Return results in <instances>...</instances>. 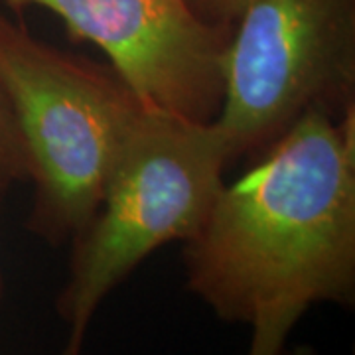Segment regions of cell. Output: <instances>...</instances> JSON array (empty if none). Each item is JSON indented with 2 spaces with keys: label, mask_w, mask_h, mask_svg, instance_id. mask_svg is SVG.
I'll return each instance as SVG.
<instances>
[{
  "label": "cell",
  "mask_w": 355,
  "mask_h": 355,
  "mask_svg": "<svg viewBox=\"0 0 355 355\" xmlns=\"http://www.w3.org/2000/svg\"><path fill=\"white\" fill-rule=\"evenodd\" d=\"M253 162L184 241L186 288L251 330L247 355H282L310 308L355 306V109L306 113Z\"/></svg>",
  "instance_id": "cell-1"
},
{
  "label": "cell",
  "mask_w": 355,
  "mask_h": 355,
  "mask_svg": "<svg viewBox=\"0 0 355 355\" xmlns=\"http://www.w3.org/2000/svg\"><path fill=\"white\" fill-rule=\"evenodd\" d=\"M0 79L34 186L26 227L50 245L69 243L150 107L109 65L58 50L2 12Z\"/></svg>",
  "instance_id": "cell-2"
},
{
  "label": "cell",
  "mask_w": 355,
  "mask_h": 355,
  "mask_svg": "<svg viewBox=\"0 0 355 355\" xmlns=\"http://www.w3.org/2000/svg\"><path fill=\"white\" fill-rule=\"evenodd\" d=\"M214 121L146 109L85 227L71 239L55 312L69 326L62 355H81L99 306L150 254L200 229L231 164Z\"/></svg>",
  "instance_id": "cell-3"
},
{
  "label": "cell",
  "mask_w": 355,
  "mask_h": 355,
  "mask_svg": "<svg viewBox=\"0 0 355 355\" xmlns=\"http://www.w3.org/2000/svg\"><path fill=\"white\" fill-rule=\"evenodd\" d=\"M355 109V0H253L231 32L214 119L231 160L259 158L310 111Z\"/></svg>",
  "instance_id": "cell-4"
},
{
  "label": "cell",
  "mask_w": 355,
  "mask_h": 355,
  "mask_svg": "<svg viewBox=\"0 0 355 355\" xmlns=\"http://www.w3.org/2000/svg\"><path fill=\"white\" fill-rule=\"evenodd\" d=\"M10 10L55 14L73 42H89L154 111L214 121L223 101L231 34L203 24L184 0H0Z\"/></svg>",
  "instance_id": "cell-5"
},
{
  "label": "cell",
  "mask_w": 355,
  "mask_h": 355,
  "mask_svg": "<svg viewBox=\"0 0 355 355\" xmlns=\"http://www.w3.org/2000/svg\"><path fill=\"white\" fill-rule=\"evenodd\" d=\"M0 178L8 184L28 182V160L12 105L0 79Z\"/></svg>",
  "instance_id": "cell-6"
},
{
  "label": "cell",
  "mask_w": 355,
  "mask_h": 355,
  "mask_svg": "<svg viewBox=\"0 0 355 355\" xmlns=\"http://www.w3.org/2000/svg\"><path fill=\"white\" fill-rule=\"evenodd\" d=\"M253 0H184V4L203 24L231 34L245 8Z\"/></svg>",
  "instance_id": "cell-7"
},
{
  "label": "cell",
  "mask_w": 355,
  "mask_h": 355,
  "mask_svg": "<svg viewBox=\"0 0 355 355\" xmlns=\"http://www.w3.org/2000/svg\"><path fill=\"white\" fill-rule=\"evenodd\" d=\"M282 355H316L312 349H306V347H292V349H284Z\"/></svg>",
  "instance_id": "cell-8"
},
{
  "label": "cell",
  "mask_w": 355,
  "mask_h": 355,
  "mask_svg": "<svg viewBox=\"0 0 355 355\" xmlns=\"http://www.w3.org/2000/svg\"><path fill=\"white\" fill-rule=\"evenodd\" d=\"M8 182L4 180V178H0V200H2V196H4V191L8 190ZM0 291H2V279H0Z\"/></svg>",
  "instance_id": "cell-9"
}]
</instances>
